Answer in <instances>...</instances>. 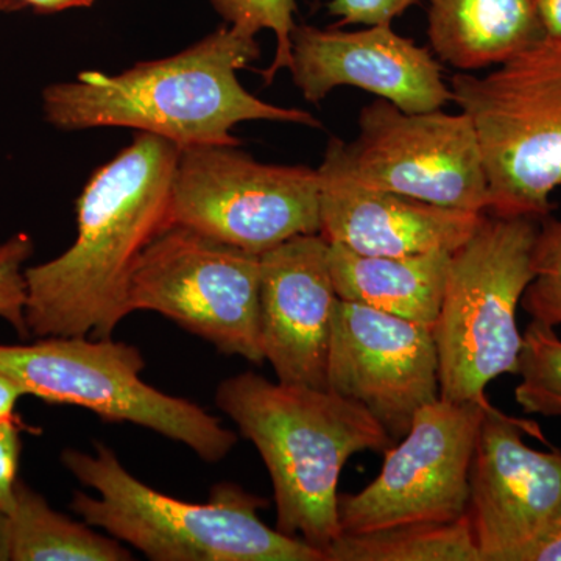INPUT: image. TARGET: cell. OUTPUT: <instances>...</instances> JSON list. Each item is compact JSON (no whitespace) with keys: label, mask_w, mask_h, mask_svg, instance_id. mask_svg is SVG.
Segmentation results:
<instances>
[{"label":"cell","mask_w":561,"mask_h":561,"mask_svg":"<svg viewBox=\"0 0 561 561\" xmlns=\"http://www.w3.org/2000/svg\"><path fill=\"white\" fill-rule=\"evenodd\" d=\"M179 154L171 140L138 131L130 146L92 173L76 203V242L24 272L32 334L108 339L130 316L140 256L171 227Z\"/></svg>","instance_id":"obj_1"},{"label":"cell","mask_w":561,"mask_h":561,"mask_svg":"<svg viewBox=\"0 0 561 561\" xmlns=\"http://www.w3.org/2000/svg\"><path fill=\"white\" fill-rule=\"evenodd\" d=\"M260 57L256 36L227 25L172 57L50 84L43 91L44 116L58 130L135 128L179 149L241 146L231 130L242 122L320 128L309 111L272 105L242 87L239 70Z\"/></svg>","instance_id":"obj_2"},{"label":"cell","mask_w":561,"mask_h":561,"mask_svg":"<svg viewBox=\"0 0 561 561\" xmlns=\"http://www.w3.org/2000/svg\"><path fill=\"white\" fill-rule=\"evenodd\" d=\"M216 402L267 467L276 529L324 553L342 535L343 467L354 454L386 453L390 435L360 404L330 389L272 382L253 371L221 381Z\"/></svg>","instance_id":"obj_3"},{"label":"cell","mask_w":561,"mask_h":561,"mask_svg":"<svg viewBox=\"0 0 561 561\" xmlns=\"http://www.w3.org/2000/svg\"><path fill=\"white\" fill-rule=\"evenodd\" d=\"M66 468L99 497L76 491L70 508L91 527L108 531L154 561H327L298 537L260 518L268 501L232 482L213 486L205 504L165 496L140 482L113 449L95 443L94 454L68 449Z\"/></svg>","instance_id":"obj_4"},{"label":"cell","mask_w":561,"mask_h":561,"mask_svg":"<svg viewBox=\"0 0 561 561\" xmlns=\"http://www.w3.org/2000/svg\"><path fill=\"white\" fill-rule=\"evenodd\" d=\"M540 220L485 214L474 234L451 254L435 320L440 400L489 408L486 386L518 375L523 335L516 323L531 271Z\"/></svg>","instance_id":"obj_5"},{"label":"cell","mask_w":561,"mask_h":561,"mask_svg":"<svg viewBox=\"0 0 561 561\" xmlns=\"http://www.w3.org/2000/svg\"><path fill=\"white\" fill-rule=\"evenodd\" d=\"M453 102L474 125L496 217L551 216L561 186V38H545L483 77L457 73Z\"/></svg>","instance_id":"obj_6"},{"label":"cell","mask_w":561,"mask_h":561,"mask_svg":"<svg viewBox=\"0 0 561 561\" xmlns=\"http://www.w3.org/2000/svg\"><path fill=\"white\" fill-rule=\"evenodd\" d=\"M135 345L88 335H50L33 345H0V371L49 404L79 405L111 423L138 424L183 443L201 459L224 460L238 435L183 398L142 381Z\"/></svg>","instance_id":"obj_7"},{"label":"cell","mask_w":561,"mask_h":561,"mask_svg":"<svg viewBox=\"0 0 561 561\" xmlns=\"http://www.w3.org/2000/svg\"><path fill=\"white\" fill-rule=\"evenodd\" d=\"M241 146L180 149L171 225L257 254L320 232L319 169L265 164Z\"/></svg>","instance_id":"obj_8"},{"label":"cell","mask_w":561,"mask_h":561,"mask_svg":"<svg viewBox=\"0 0 561 561\" xmlns=\"http://www.w3.org/2000/svg\"><path fill=\"white\" fill-rule=\"evenodd\" d=\"M260 271L257 254L171 225L140 256L131 312L161 313L225 356L262 364Z\"/></svg>","instance_id":"obj_9"},{"label":"cell","mask_w":561,"mask_h":561,"mask_svg":"<svg viewBox=\"0 0 561 561\" xmlns=\"http://www.w3.org/2000/svg\"><path fill=\"white\" fill-rule=\"evenodd\" d=\"M351 142L332 138L343 168L360 184L432 205L486 213L489 183L470 117L442 110L408 113L383 99L364 106Z\"/></svg>","instance_id":"obj_10"},{"label":"cell","mask_w":561,"mask_h":561,"mask_svg":"<svg viewBox=\"0 0 561 561\" xmlns=\"http://www.w3.org/2000/svg\"><path fill=\"white\" fill-rule=\"evenodd\" d=\"M485 409L443 400L421 408L400 445L383 453L378 478L359 493L339 494L342 534L451 523L467 515L472 454Z\"/></svg>","instance_id":"obj_11"},{"label":"cell","mask_w":561,"mask_h":561,"mask_svg":"<svg viewBox=\"0 0 561 561\" xmlns=\"http://www.w3.org/2000/svg\"><path fill=\"white\" fill-rule=\"evenodd\" d=\"M327 389L360 404L398 442L416 412L440 400L431 324L339 300L332 317Z\"/></svg>","instance_id":"obj_12"},{"label":"cell","mask_w":561,"mask_h":561,"mask_svg":"<svg viewBox=\"0 0 561 561\" xmlns=\"http://www.w3.org/2000/svg\"><path fill=\"white\" fill-rule=\"evenodd\" d=\"M524 432L541 437L494 405L483 412L467 505L481 561H526L561 516V453L529 448Z\"/></svg>","instance_id":"obj_13"},{"label":"cell","mask_w":561,"mask_h":561,"mask_svg":"<svg viewBox=\"0 0 561 561\" xmlns=\"http://www.w3.org/2000/svg\"><path fill=\"white\" fill-rule=\"evenodd\" d=\"M290 44L291 79L308 102L319 103L341 87L359 88L408 113L453 102L434 55L391 24L350 32L295 25Z\"/></svg>","instance_id":"obj_14"},{"label":"cell","mask_w":561,"mask_h":561,"mask_svg":"<svg viewBox=\"0 0 561 561\" xmlns=\"http://www.w3.org/2000/svg\"><path fill=\"white\" fill-rule=\"evenodd\" d=\"M330 243L320 232L287 239L260 256V335L278 381L327 389L332 317L339 297Z\"/></svg>","instance_id":"obj_15"},{"label":"cell","mask_w":561,"mask_h":561,"mask_svg":"<svg viewBox=\"0 0 561 561\" xmlns=\"http://www.w3.org/2000/svg\"><path fill=\"white\" fill-rule=\"evenodd\" d=\"M320 175V234L328 243L370 256L454 253L486 213L443 208L360 184L328 144Z\"/></svg>","instance_id":"obj_16"},{"label":"cell","mask_w":561,"mask_h":561,"mask_svg":"<svg viewBox=\"0 0 561 561\" xmlns=\"http://www.w3.org/2000/svg\"><path fill=\"white\" fill-rule=\"evenodd\" d=\"M427 36L461 72L496 68L545 38L534 0H430Z\"/></svg>","instance_id":"obj_17"},{"label":"cell","mask_w":561,"mask_h":561,"mask_svg":"<svg viewBox=\"0 0 561 561\" xmlns=\"http://www.w3.org/2000/svg\"><path fill=\"white\" fill-rule=\"evenodd\" d=\"M453 253L370 256L330 243L328 261L339 300L357 302L434 328Z\"/></svg>","instance_id":"obj_18"},{"label":"cell","mask_w":561,"mask_h":561,"mask_svg":"<svg viewBox=\"0 0 561 561\" xmlns=\"http://www.w3.org/2000/svg\"><path fill=\"white\" fill-rule=\"evenodd\" d=\"M10 516L11 560L127 561L135 557L116 538H106L51 511L41 494L18 481Z\"/></svg>","instance_id":"obj_19"},{"label":"cell","mask_w":561,"mask_h":561,"mask_svg":"<svg viewBox=\"0 0 561 561\" xmlns=\"http://www.w3.org/2000/svg\"><path fill=\"white\" fill-rule=\"evenodd\" d=\"M327 561H481L470 519L420 523L367 534H342Z\"/></svg>","instance_id":"obj_20"},{"label":"cell","mask_w":561,"mask_h":561,"mask_svg":"<svg viewBox=\"0 0 561 561\" xmlns=\"http://www.w3.org/2000/svg\"><path fill=\"white\" fill-rule=\"evenodd\" d=\"M515 400L526 413L561 416V339L553 328L530 321L523 335Z\"/></svg>","instance_id":"obj_21"},{"label":"cell","mask_w":561,"mask_h":561,"mask_svg":"<svg viewBox=\"0 0 561 561\" xmlns=\"http://www.w3.org/2000/svg\"><path fill=\"white\" fill-rule=\"evenodd\" d=\"M531 278L524 290L522 306L531 320L556 328L561 324V220L552 216L540 220L534 250Z\"/></svg>","instance_id":"obj_22"},{"label":"cell","mask_w":561,"mask_h":561,"mask_svg":"<svg viewBox=\"0 0 561 561\" xmlns=\"http://www.w3.org/2000/svg\"><path fill=\"white\" fill-rule=\"evenodd\" d=\"M210 5L228 25L243 35L273 32L276 39L275 57L262 73L265 83H272L279 70L290 68L295 0H210Z\"/></svg>","instance_id":"obj_23"},{"label":"cell","mask_w":561,"mask_h":561,"mask_svg":"<svg viewBox=\"0 0 561 561\" xmlns=\"http://www.w3.org/2000/svg\"><path fill=\"white\" fill-rule=\"evenodd\" d=\"M32 253L33 242L27 234H16L0 243V317L9 321L22 339L31 335L25 320L27 283L22 265Z\"/></svg>","instance_id":"obj_24"},{"label":"cell","mask_w":561,"mask_h":561,"mask_svg":"<svg viewBox=\"0 0 561 561\" xmlns=\"http://www.w3.org/2000/svg\"><path fill=\"white\" fill-rule=\"evenodd\" d=\"M419 0H331L328 10L341 24H391Z\"/></svg>","instance_id":"obj_25"},{"label":"cell","mask_w":561,"mask_h":561,"mask_svg":"<svg viewBox=\"0 0 561 561\" xmlns=\"http://www.w3.org/2000/svg\"><path fill=\"white\" fill-rule=\"evenodd\" d=\"M28 430L21 419L0 423V511L9 513L13 507L18 468L22 451L21 432Z\"/></svg>","instance_id":"obj_26"},{"label":"cell","mask_w":561,"mask_h":561,"mask_svg":"<svg viewBox=\"0 0 561 561\" xmlns=\"http://www.w3.org/2000/svg\"><path fill=\"white\" fill-rule=\"evenodd\" d=\"M27 390L24 389L21 382L11 378L7 373L0 371V423L20 419L14 413L18 401L21 397H25Z\"/></svg>","instance_id":"obj_27"},{"label":"cell","mask_w":561,"mask_h":561,"mask_svg":"<svg viewBox=\"0 0 561 561\" xmlns=\"http://www.w3.org/2000/svg\"><path fill=\"white\" fill-rule=\"evenodd\" d=\"M526 561H561V516L551 531L527 553Z\"/></svg>","instance_id":"obj_28"},{"label":"cell","mask_w":561,"mask_h":561,"mask_svg":"<svg viewBox=\"0 0 561 561\" xmlns=\"http://www.w3.org/2000/svg\"><path fill=\"white\" fill-rule=\"evenodd\" d=\"M94 2L95 0H13V5L14 11L31 7L36 13L51 14L70 9H84Z\"/></svg>","instance_id":"obj_29"},{"label":"cell","mask_w":561,"mask_h":561,"mask_svg":"<svg viewBox=\"0 0 561 561\" xmlns=\"http://www.w3.org/2000/svg\"><path fill=\"white\" fill-rule=\"evenodd\" d=\"M549 38H561V0H534Z\"/></svg>","instance_id":"obj_30"},{"label":"cell","mask_w":561,"mask_h":561,"mask_svg":"<svg viewBox=\"0 0 561 561\" xmlns=\"http://www.w3.org/2000/svg\"><path fill=\"white\" fill-rule=\"evenodd\" d=\"M11 560L10 516L0 511V561Z\"/></svg>","instance_id":"obj_31"},{"label":"cell","mask_w":561,"mask_h":561,"mask_svg":"<svg viewBox=\"0 0 561 561\" xmlns=\"http://www.w3.org/2000/svg\"><path fill=\"white\" fill-rule=\"evenodd\" d=\"M0 11H3V13H13V0H0Z\"/></svg>","instance_id":"obj_32"}]
</instances>
